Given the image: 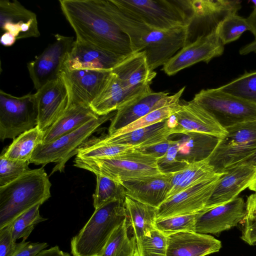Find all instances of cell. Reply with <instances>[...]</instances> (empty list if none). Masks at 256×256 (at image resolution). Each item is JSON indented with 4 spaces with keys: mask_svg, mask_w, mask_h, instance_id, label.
I'll return each instance as SVG.
<instances>
[{
    "mask_svg": "<svg viewBox=\"0 0 256 256\" xmlns=\"http://www.w3.org/2000/svg\"><path fill=\"white\" fill-rule=\"evenodd\" d=\"M136 148L131 146L101 144L92 137L88 138L77 150L76 157L86 158L116 156Z\"/></svg>",
    "mask_w": 256,
    "mask_h": 256,
    "instance_id": "d590c367",
    "label": "cell"
},
{
    "mask_svg": "<svg viewBox=\"0 0 256 256\" xmlns=\"http://www.w3.org/2000/svg\"><path fill=\"white\" fill-rule=\"evenodd\" d=\"M248 188L251 190H252V191H254V192H256V177L252 180V183L250 185Z\"/></svg>",
    "mask_w": 256,
    "mask_h": 256,
    "instance_id": "11a10c76",
    "label": "cell"
},
{
    "mask_svg": "<svg viewBox=\"0 0 256 256\" xmlns=\"http://www.w3.org/2000/svg\"><path fill=\"white\" fill-rule=\"evenodd\" d=\"M114 114L100 116L88 121L76 130L46 144H40L34 150L30 162L42 166L56 162L52 174L64 171L66 162L77 154V150L98 128Z\"/></svg>",
    "mask_w": 256,
    "mask_h": 256,
    "instance_id": "ba28073f",
    "label": "cell"
},
{
    "mask_svg": "<svg viewBox=\"0 0 256 256\" xmlns=\"http://www.w3.org/2000/svg\"><path fill=\"white\" fill-rule=\"evenodd\" d=\"M168 121L172 134L197 132L222 138L227 134L210 113L192 100L180 102L178 110Z\"/></svg>",
    "mask_w": 256,
    "mask_h": 256,
    "instance_id": "4fadbf2b",
    "label": "cell"
},
{
    "mask_svg": "<svg viewBox=\"0 0 256 256\" xmlns=\"http://www.w3.org/2000/svg\"><path fill=\"white\" fill-rule=\"evenodd\" d=\"M124 204L127 226L136 240L154 229L158 208L126 196Z\"/></svg>",
    "mask_w": 256,
    "mask_h": 256,
    "instance_id": "f546056e",
    "label": "cell"
},
{
    "mask_svg": "<svg viewBox=\"0 0 256 256\" xmlns=\"http://www.w3.org/2000/svg\"><path fill=\"white\" fill-rule=\"evenodd\" d=\"M227 134L208 158L216 173H224L244 162L256 152V120L226 128Z\"/></svg>",
    "mask_w": 256,
    "mask_h": 256,
    "instance_id": "52a82bcc",
    "label": "cell"
},
{
    "mask_svg": "<svg viewBox=\"0 0 256 256\" xmlns=\"http://www.w3.org/2000/svg\"><path fill=\"white\" fill-rule=\"evenodd\" d=\"M222 247V242L209 234L180 232L167 236L166 256H206Z\"/></svg>",
    "mask_w": 256,
    "mask_h": 256,
    "instance_id": "d4e9b609",
    "label": "cell"
},
{
    "mask_svg": "<svg viewBox=\"0 0 256 256\" xmlns=\"http://www.w3.org/2000/svg\"><path fill=\"white\" fill-rule=\"evenodd\" d=\"M38 24L36 14L17 0H0V28L12 34L16 40L39 36Z\"/></svg>",
    "mask_w": 256,
    "mask_h": 256,
    "instance_id": "7402d4cb",
    "label": "cell"
},
{
    "mask_svg": "<svg viewBox=\"0 0 256 256\" xmlns=\"http://www.w3.org/2000/svg\"><path fill=\"white\" fill-rule=\"evenodd\" d=\"M250 27L251 32L256 39V9L254 8L249 16L246 18Z\"/></svg>",
    "mask_w": 256,
    "mask_h": 256,
    "instance_id": "f5cc1de1",
    "label": "cell"
},
{
    "mask_svg": "<svg viewBox=\"0 0 256 256\" xmlns=\"http://www.w3.org/2000/svg\"><path fill=\"white\" fill-rule=\"evenodd\" d=\"M172 134V128L167 119L126 134L118 135L108 134L98 138L93 137L96 142L101 144L131 146L139 148L162 142Z\"/></svg>",
    "mask_w": 256,
    "mask_h": 256,
    "instance_id": "484cf974",
    "label": "cell"
},
{
    "mask_svg": "<svg viewBox=\"0 0 256 256\" xmlns=\"http://www.w3.org/2000/svg\"><path fill=\"white\" fill-rule=\"evenodd\" d=\"M112 71L64 70L61 77L68 94V106H90L102 89Z\"/></svg>",
    "mask_w": 256,
    "mask_h": 256,
    "instance_id": "9a60e30c",
    "label": "cell"
},
{
    "mask_svg": "<svg viewBox=\"0 0 256 256\" xmlns=\"http://www.w3.org/2000/svg\"><path fill=\"white\" fill-rule=\"evenodd\" d=\"M246 216V202L242 198L238 197L225 204L200 212L196 218L194 232L218 236L244 222Z\"/></svg>",
    "mask_w": 256,
    "mask_h": 256,
    "instance_id": "2e32d148",
    "label": "cell"
},
{
    "mask_svg": "<svg viewBox=\"0 0 256 256\" xmlns=\"http://www.w3.org/2000/svg\"><path fill=\"white\" fill-rule=\"evenodd\" d=\"M44 132L38 126L24 132L14 139L1 155L11 160L30 161L36 148L42 144Z\"/></svg>",
    "mask_w": 256,
    "mask_h": 256,
    "instance_id": "1f68e13d",
    "label": "cell"
},
{
    "mask_svg": "<svg viewBox=\"0 0 256 256\" xmlns=\"http://www.w3.org/2000/svg\"><path fill=\"white\" fill-rule=\"evenodd\" d=\"M210 113L224 128L256 120V104L220 90H202L192 100Z\"/></svg>",
    "mask_w": 256,
    "mask_h": 256,
    "instance_id": "9c48e42d",
    "label": "cell"
},
{
    "mask_svg": "<svg viewBox=\"0 0 256 256\" xmlns=\"http://www.w3.org/2000/svg\"><path fill=\"white\" fill-rule=\"evenodd\" d=\"M246 204V216L244 222L256 219V192L248 197Z\"/></svg>",
    "mask_w": 256,
    "mask_h": 256,
    "instance_id": "c3c4849f",
    "label": "cell"
},
{
    "mask_svg": "<svg viewBox=\"0 0 256 256\" xmlns=\"http://www.w3.org/2000/svg\"><path fill=\"white\" fill-rule=\"evenodd\" d=\"M224 173L189 188L167 199L157 210L156 220L188 215L204 210Z\"/></svg>",
    "mask_w": 256,
    "mask_h": 256,
    "instance_id": "7c38bea8",
    "label": "cell"
},
{
    "mask_svg": "<svg viewBox=\"0 0 256 256\" xmlns=\"http://www.w3.org/2000/svg\"><path fill=\"white\" fill-rule=\"evenodd\" d=\"M167 236L154 228L136 240L134 256H166Z\"/></svg>",
    "mask_w": 256,
    "mask_h": 256,
    "instance_id": "74e56055",
    "label": "cell"
},
{
    "mask_svg": "<svg viewBox=\"0 0 256 256\" xmlns=\"http://www.w3.org/2000/svg\"><path fill=\"white\" fill-rule=\"evenodd\" d=\"M162 157L157 159L159 170L162 174H173L184 168L188 163L177 159L178 145L176 140Z\"/></svg>",
    "mask_w": 256,
    "mask_h": 256,
    "instance_id": "7bdbcfd3",
    "label": "cell"
},
{
    "mask_svg": "<svg viewBox=\"0 0 256 256\" xmlns=\"http://www.w3.org/2000/svg\"><path fill=\"white\" fill-rule=\"evenodd\" d=\"M185 87L168 96L167 92L150 91L126 103L116 110L108 128V134L138 120L150 112L180 98Z\"/></svg>",
    "mask_w": 256,
    "mask_h": 256,
    "instance_id": "e0dca14e",
    "label": "cell"
},
{
    "mask_svg": "<svg viewBox=\"0 0 256 256\" xmlns=\"http://www.w3.org/2000/svg\"><path fill=\"white\" fill-rule=\"evenodd\" d=\"M241 55H246L250 53H256V39L242 47L240 51Z\"/></svg>",
    "mask_w": 256,
    "mask_h": 256,
    "instance_id": "816d5d0a",
    "label": "cell"
},
{
    "mask_svg": "<svg viewBox=\"0 0 256 256\" xmlns=\"http://www.w3.org/2000/svg\"><path fill=\"white\" fill-rule=\"evenodd\" d=\"M48 246L46 242H30L24 240L12 256H36Z\"/></svg>",
    "mask_w": 256,
    "mask_h": 256,
    "instance_id": "bcb514c9",
    "label": "cell"
},
{
    "mask_svg": "<svg viewBox=\"0 0 256 256\" xmlns=\"http://www.w3.org/2000/svg\"><path fill=\"white\" fill-rule=\"evenodd\" d=\"M128 88L142 89L150 86L156 73L151 70L144 52H132L126 56L112 70Z\"/></svg>",
    "mask_w": 256,
    "mask_h": 256,
    "instance_id": "4316f807",
    "label": "cell"
},
{
    "mask_svg": "<svg viewBox=\"0 0 256 256\" xmlns=\"http://www.w3.org/2000/svg\"><path fill=\"white\" fill-rule=\"evenodd\" d=\"M36 256H71L70 254L62 251L58 246H55L48 249H44Z\"/></svg>",
    "mask_w": 256,
    "mask_h": 256,
    "instance_id": "681fc988",
    "label": "cell"
},
{
    "mask_svg": "<svg viewBox=\"0 0 256 256\" xmlns=\"http://www.w3.org/2000/svg\"><path fill=\"white\" fill-rule=\"evenodd\" d=\"M256 177V167L244 163L228 170L220 178L204 210L228 203L248 188Z\"/></svg>",
    "mask_w": 256,
    "mask_h": 256,
    "instance_id": "ffe728a7",
    "label": "cell"
},
{
    "mask_svg": "<svg viewBox=\"0 0 256 256\" xmlns=\"http://www.w3.org/2000/svg\"><path fill=\"white\" fill-rule=\"evenodd\" d=\"M99 116L90 106H68L61 116L44 132L42 144L50 142Z\"/></svg>",
    "mask_w": 256,
    "mask_h": 256,
    "instance_id": "83f0119b",
    "label": "cell"
},
{
    "mask_svg": "<svg viewBox=\"0 0 256 256\" xmlns=\"http://www.w3.org/2000/svg\"><path fill=\"white\" fill-rule=\"evenodd\" d=\"M176 140L178 145L177 159L187 163H192L208 158L217 146L220 138L197 132L180 134Z\"/></svg>",
    "mask_w": 256,
    "mask_h": 256,
    "instance_id": "f1b7e54d",
    "label": "cell"
},
{
    "mask_svg": "<svg viewBox=\"0 0 256 256\" xmlns=\"http://www.w3.org/2000/svg\"><path fill=\"white\" fill-rule=\"evenodd\" d=\"M126 56L76 40L65 62L64 70L112 71Z\"/></svg>",
    "mask_w": 256,
    "mask_h": 256,
    "instance_id": "44dd1931",
    "label": "cell"
},
{
    "mask_svg": "<svg viewBox=\"0 0 256 256\" xmlns=\"http://www.w3.org/2000/svg\"><path fill=\"white\" fill-rule=\"evenodd\" d=\"M240 238L250 246L256 244V219L244 222Z\"/></svg>",
    "mask_w": 256,
    "mask_h": 256,
    "instance_id": "7dc6e473",
    "label": "cell"
},
{
    "mask_svg": "<svg viewBox=\"0 0 256 256\" xmlns=\"http://www.w3.org/2000/svg\"><path fill=\"white\" fill-rule=\"evenodd\" d=\"M38 123V109L34 94L15 96L0 90V138L15 139Z\"/></svg>",
    "mask_w": 256,
    "mask_h": 256,
    "instance_id": "30bf717a",
    "label": "cell"
},
{
    "mask_svg": "<svg viewBox=\"0 0 256 256\" xmlns=\"http://www.w3.org/2000/svg\"><path fill=\"white\" fill-rule=\"evenodd\" d=\"M101 2L110 16L128 36L132 52H144L152 71L164 66L188 44L190 26L158 29L126 16L111 0Z\"/></svg>",
    "mask_w": 256,
    "mask_h": 256,
    "instance_id": "7a4b0ae2",
    "label": "cell"
},
{
    "mask_svg": "<svg viewBox=\"0 0 256 256\" xmlns=\"http://www.w3.org/2000/svg\"><path fill=\"white\" fill-rule=\"evenodd\" d=\"M54 37L52 44L28 64L30 76L36 90L46 82L60 77L74 41L73 37L60 34Z\"/></svg>",
    "mask_w": 256,
    "mask_h": 256,
    "instance_id": "8fae6325",
    "label": "cell"
},
{
    "mask_svg": "<svg viewBox=\"0 0 256 256\" xmlns=\"http://www.w3.org/2000/svg\"><path fill=\"white\" fill-rule=\"evenodd\" d=\"M184 2L190 15L191 24L194 22L200 28V36L208 34L216 30L227 16L237 13L241 8V1L236 0H188Z\"/></svg>",
    "mask_w": 256,
    "mask_h": 256,
    "instance_id": "ac0fdd59",
    "label": "cell"
},
{
    "mask_svg": "<svg viewBox=\"0 0 256 256\" xmlns=\"http://www.w3.org/2000/svg\"><path fill=\"white\" fill-rule=\"evenodd\" d=\"M41 205H35L22 214L10 224L12 237L15 242L21 238L26 240L35 226L47 220L40 215V207Z\"/></svg>",
    "mask_w": 256,
    "mask_h": 256,
    "instance_id": "f35d334b",
    "label": "cell"
},
{
    "mask_svg": "<svg viewBox=\"0 0 256 256\" xmlns=\"http://www.w3.org/2000/svg\"><path fill=\"white\" fill-rule=\"evenodd\" d=\"M218 174L219 173H216L214 168L210 164L208 158L188 164L182 170L172 174L170 188L166 200L189 188L213 178Z\"/></svg>",
    "mask_w": 256,
    "mask_h": 256,
    "instance_id": "4dcf8cb0",
    "label": "cell"
},
{
    "mask_svg": "<svg viewBox=\"0 0 256 256\" xmlns=\"http://www.w3.org/2000/svg\"><path fill=\"white\" fill-rule=\"evenodd\" d=\"M24 240L16 243L13 238L10 224L0 229V256H12ZM26 241V240H25Z\"/></svg>",
    "mask_w": 256,
    "mask_h": 256,
    "instance_id": "ee69618b",
    "label": "cell"
},
{
    "mask_svg": "<svg viewBox=\"0 0 256 256\" xmlns=\"http://www.w3.org/2000/svg\"><path fill=\"white\" fill-rule=\"evenodd\" d=\"M16 38L8 32H4L0 38V43L6 46H12L16 42Z\"/></svg>",
    "mask_w": 256,
    "mask_h": 256,
    "instance_id": "f907efd6",
    "label": "cell"
},
{
    "mask_svg": "<svg viewBox=\"0 0 256 256\" xmlns=\"http://www.w3.org/2000/svg\"><path fill=\"white\" fill-rule=\"evenodd\" d=\"M172 174H158L126 181V196L156 208L167 198Z\"/></svg>",
    "mask_w": 256,
    "mask_h": 256,
    "instance_id": "cb8c5ba5",
    "label": "cell"
},
{
    "mask_svg": "<svg viewBox=\"0 0 256 256\" xmlns=\"http://www.w3.org/2000/svg\"><path fill=\"white\" fill-rule=\"evenodd\" d=\"M34 94L38 109L37 126L44 132L66 109L68 102V90L60 76L46 82Z\"/></svg>",
    "mask_w": 256,
    "mask_h": 256,
    "instance_id": "d6986e66",
    "label": "cell"
},
{
    "mask_svg": "<svg viewBox=\"0 0 256 256\" xmlns=\"http://www.w3.org/2000/svg\"><path fill=\"white\" fill-rule=\"evenodd\" d=\"M124 200H114L95 209L70 242L72 256H100L112 232L126 220Z\"/></svg>",
    "mask_w": 256,
    "mask_h": 256,
    "instance_id": "277c9868",
    "label": "cell"
},
{
    "mask_svg": "<svg viewBox=\"0 0 256 256\" xmlns=\"http://www.w3.org/2000/svg\"><path fill=\"white\" fill-rule=\"evenodd\" d=\"M180 98H178L168 104L153 110L112 134L118 135L126 134L133 130L150 126L169 118L178 110L180 104Z\"/></svg>",
    "mask_w": 256,
    "mask_h": 256,
    "instance_id": "836d02e7",
    "label": "cell"
},
{
    "mask_svg": "<svg viewBox=\"0 0 256 256\" xmlns=\"http://www.w3.org/2000/svg\"><path fill=\"white\" fill-rule=\"evenodd\" d=\"M59 2L76 40L121 56L132 53L128 36L110 16L101 0Z\"/></svg>",
    "mask_w": 256,
    "mask_h": 256,
    "instance_id": "6da1fadb",
    "label": "cell"
},
{
    "mask_svg": "<svg viewBox=\"0 0 256 256\" xmlns=\"http://www.w3.org/2000/svg\"><path fill=\"white\" fill-rule=\"evenodd\" d=\"M248 30L251 32V27L246 18L237 13L227 16L216 28L218 37L224 45L236 40Z\"/></svg>",
    "mask_w": 256,
    "mask_h": 256,
    "instance_id": "ab89813d",
    "label": "cell"
},
{
    "mask_svg": "<svg viewBox=\"0 0 256 256\" xmlns=\"http://www.w3.org/2000/svg\"><path fill=\"white\" fill-rule=\"evenodd\" d=\"M74 165L122 184L126 181L162 174L156 158L136 149L108 158H86L76 156Z\"/></svg>",
    "mask_w": 256,
    "mask_h": 256,
    "instance_id": "5b68a950",
    "label": "cell"
},
{
    "mask_svg": "<svg viewBox=\"0 0 256 256\" xmlns=\"http://www.w3.org/2000/svg\"><path fill=\"white\" fill-rule=\"evenodd\" d=\"M151 90L150 86L142 89L130 88L111 72L102 89L90 104V107L99 116L107 115Z\"/></svg>",
    "mask_w": 256,
    "mask_h": 256,
    "instance_id": "603a6c76",
    "label": "cell"
},
{
    "mask_svg": "<svg viewBox=\"0 0 256 256\" xmlns=\"http://www.w3.org/2000/svg\"><path fill=\"white\" fill-rule=\"evenodd\" d=\"M51 186L42 166L0 187V229L32 206L46 201L51 196Z\"/></svg>",
    "mask_w": 256,
    "mask_h": 256,
    "instance_id": "3957f363",
    "label": "cell"
},
{
    "mask_svg": "<svg viewBox=\"0 0 256 256\" xmlns=\"http://www.w3.org/2000/svg\"><path fill=\"white\" fill-rule=\"evenodd\" d=\"M125 15L160 30L190 26L184 0H111Z\"/></svg>",
    "mask_w": 256,
    "mask_h": 256,
    "instance_id": "8992f818",
    "label": "cell"
},
{
    "mask_svg": "<svg viewBox=\"0 0 256 256\" xmlns=\"http://www.w3.org/2000/svg\"><path fill=\"white\" fill-rule=\"evenodd\" d=\"M136 240L128 236L126 220L110 236L100 256H134Z\"/></svg>",
    "mask_w": 256,
    "mask_h": 256,
    "instance_id": "d6a6232c",
    "label": "cell"
},
{
    "mask_svg": "<svg viewBox=\"0 0 256 256\" xmlns=\"http://www.w3.org/2000/svg\"><path fill=\"white\" fill-rule=\"evenodd\" d=\"M218 88L256 104V70L245 72Z\"/></svg>",
    "mask_w": 256,
    "mask_h": 256,
    "instance_id": "8d00e7d4",
    "label": "cell"
},
{
    "mask_svg": "<svg viewBox=\"0 0 256 256\" xmlns=\"http://www.w3.org/2000/svg\"><path fill=\"white\" fill-rule=\"evenodd\" d=\"M96 176V185L92 195L95 209L112 200H124L126 190L122 184L106 176Z\"/></svg>",
    "mask_w": 256,
    "mask_h": 256,
    "instance_id": "e575fe53",
    "label": "cell"
},
{
    "mask_svg": "<svg viewBox=\"0 0 256 256\" xmlns=\"http://www.w3.org/2000/svg\"><path fill=\"white\" fill-rule=\"evenodd\" d=\"M224 46L216 28L208 34L196 37L194 42L186 44L163 66V70L166 74L172 76L198 62L208 63L212 58L223 54Z\"/></svg>",
    "mask_w": 256,
    "mask_h": 256,
    "instance_id": "5bb4252c",
    "label": "cell"
},
{
    "mask_svg": "<svg viewBox=\"0 0 256 256\" xmlns=\"http://www.w3.org/2000/svg\"><path fill=\"white\" fill-rule=\"evenodd\" d=\"M199 212L156 220L154 227L166 236L180 232H194L195 222Z\"/></svg>",
    "mask_w": 256,
    "mask_h": 256,
    "instance_id": "60d3db41",
    "label": "cell"
},
{
    "mask_svg": "<svg viewBox=\"0 0 256 256\" xmlns=\"http://www.w3.org/2000/svg\"><path fill=\"white\" fill-rule=\"evenodd\" d=\"M175 142V140L169 137L168 139L158 144L147 147L136 148V150L158 159L164 156Z\"/></svg>",
    "mask_w": 256,
    "mask_h": 256,
    "instance_id": "f6af8a7d",
    "label": "cell"
},
{
    "mask_svg": "<svg viewBox=\"0 0 256 256\" xmlns=\"http://www.w3.org/2000/svg\"><path fill=\"white\" fill-rule=\"evenodd\" d=\"M30 161L14 160L0 156V187L16 180L31 170Z\"/></svg>",
    "mask_w": 256,
    "mask_h": 256,
    "instance_id": "b9f144b4",
    "label": "cell"
},
{
    "mask_svg": "<svg viewBox=\"0 0 256 256\" xmlns=\"http://www.w3.org/2000/svg\"><path fill=\"white\" fill-rule=\"evenodd\" d=\"M242 163L246 164L256 167V152Z\"/></svg>",
    "mask_w": 256,
    "mask_h": 256,
    "instance_id": "db71d44e",
    "label": "cell"
}]
</instances>
